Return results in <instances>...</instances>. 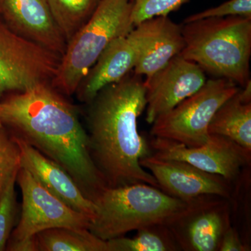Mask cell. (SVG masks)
Wrapping results in <instances>:
<instances>
[{
	"instance_id": "cell-16",
	"label": "cell",
	"mask_w": 251,
	"mask_h": 251,
	"mask_svg": "<svg viewBox=\"0 0 251 251\" xmlns=\"http://www.w3.org/2000/svg\"><path fill=\"white\" fill-rule=\"evenodd\" d=\"M136 53L128 36L114 39L99 56L77 87V98L88 104L99 91L118 82L134 69Z\"/></svg>"
},
{
	"instance_id": "cell-10",
	"label": "cell",
	"mask_w": 251,
	"mask_h": 251,
	"mask_svg": "<svg viewBox=\"0 0 251 251\" xmlns=\"http://www.w3.org/2000/svg\"><path fill=\"white\" fill-rule=\"evenodd\" d=\"M149 143L153 156L186 162L233 183L245 168L251 167V150L222 135H209L204 145L196 148L158 137H153Z\"/></svg>"
},
{
	"instance_id": "cell-22",
	"label": "cell",
	"mask_w": 251,
	"mask_h": 251,
	"mask_svg": "<svg viewBox=\"0 0 251 251\" xmlns=\"http://www.w3.org/2000/svg\"><path fill=\"white\" fill-rule=\"evenodd\" d=\"M16 176L11 179L0 199V251H6L10 236L17 224L18 209L15 190Z\"/></svg>"
},
{
	"instance_id": "cell-12",
	"label": "cell",
	"mask_w": 251,
	"mask_h": 251,
	"mask_svg": "<svg viewBox=\"0 0 251 251\" xmlns=\"http://www.w3.org/2000/svg\"><path fill=\"white\" fill-rule=\"evenodd\" d=\"M140 163L150 171L160 189L173 197L188 201L205 195H215L227 199L232 196L233 182L186 162L151 154L140 160Z\"/></svg>"
},
{
	"instance_id": "cell-17",
	"label": "cell",
	"mask_w": 251,
	"mask_h": 251,
	"mask_svg": "<svg viewBox=\"0 0 251 251\" xmlns=\"http://www.w3.org/2000/svg\"><path fill=\"white\" fill-rule=\"evenodd\" d=\"M209 135H222L251 150V82L226 100L211 119Z\"/></svg>"
},
{
	"instance_id": "cell-18",
	"label": "cell",
	"mask_w": 251,
	"mask_h": 251,
	"mask_svg": "<svg viewBox=\"0 0 251 251\" xmlns=\"http://www.w3.org/2000/svg\"><path fill=\"white\" fill-rule=\"evenodd\" d=\"M38 251H108L107 241L88 229L53 227L36 235Z\"/></svg>"
},
{
	"instance_id": "cell-23",
	"label": "cell",
	"mask_w": 251,
	"mask_h": 251,
	"mask_svg": "<svg viewBox=\"0 0 251 251\" xmlns=\"http://www.w3.org/2000/svg\"><path fill=\"white\" fill-rule=\"evenodd\" d=\"M132 20L134 25L156 16H168L189 0H132Z\"/></svg>"
},
{
	"instance_id": "cell-5",
	"label": "cell",
	"mask_w": 251,
	"mask_h": 251,
	"mask_svg": "<svg viewBox=\"0 0 251 251\" xmlns=\"http://www.w3.org/2000/svg\"><path fill=\"white\" fill-rule=\"evenodd\" d=\"M132 0H100L87 22L67 43L50 85L65 96L75 93L99 56L111 41L135 27Z\"/></svg>"
},
{
	"instance_id": "cell-4",
	"label": "cell",
	"mask_w": 251,
	"mask_h": 251,
	"mask_svg": "<svg viewBox=\"0 0 251 251\" xmlns=\"http://www.w3.org/2000/svg\"><path fill=\"white\" fill-rule=\"evenodd\" d=\"M189 201L144 183L107 187L94 201L97 211L89 230L108 241L151 225L168 226Z\"/></svg>"
},
{
	"instance_id": "cell-19",
	"label": "cell",
	"mask_w": 251,
	"mask_h": 251,
	"mask_svg": "<svg viewBox=\"0 0 251 251\" xmlns=\"http://www.w3.org/2000/svg\"><path fill=\"white\" fill-rule=\"evenodd\" d=\"M137 231L133 238L124 236L107 241L108 251H181L166 225H151Z\"/></svg>"
},
{
	"instance_id": "cell-14",
	"label": "cell",
	"mask_w": 251,
	"mask_h": 251,
	"mask_svg": "<svg viewBox=\"0 0 251 251\" xmlns=\"http://www.w3.org/2000/svg\"><path fill=\"white\" fill-rule=\"evenodd\" d=\"M0 18L18 35L62 57L67 43L48 0H0Z\"/></svg>"
},
{
	"instance_id": "cell-9",
	"label": "cell",
	"mask_w": 251,
	"mask_h": 251,
	"mask_svg": "<svg viewBox=\"0 0 251 251\" xmlns=\"http://www.w3.org/2000/svg\"><path fill=\"white\" fill-rule=\"evenodd\" d=\"M231 225L229 199L205 195L191 200L167 226L181 251H219L223 235Z\"/></svg>"
},
{
	"instance_id": "cell-11",
	"label": "cell",
	"mask_w": 251,
	"mask_h": 251,
	"mask_svg": "<svg viewBox=\"0 0 251 251\" xmlns=\"http://www.w3.org/2000/svg\"><path fill=\"white\" fill-rule=\"evenodd\" d=\"M206 81L204 71L197 64L175 56L144 80L147 122L152 125L157 117L198 92Z\"/></svg>"
},
{
	"instance_id": "cell-15",
	"label": "cell",
	"mask_w": 251,
	"mask_h": 251,
	"mask_svg": "<svg viewBox=\"0 0 251 251\" xmlns=\"http://www.w3.org/2000/svg\"><path fill=\"white\" fill-rule=\"evenodd\" d=\"M15 138L21 150V167L64 204L93 220L97 206L82 193L70 175L31 145Z\"/></svg>"
},
{
	"instance_id": "cell-3",
	"label": "cell",
	"mask_w": 251,
	"mask_h": 251,
	"mask_svg": "<svg viewBox=\"0 0 251 251\" xmlns=\"http://www.w3.org/2000/svg\"><path fill=\"white\" fill-rule=\"evenodd\" d=\"M179 55L204 72L240 87L251 82V19L243 16L203 18L182 26Z\"/></svg>"
},
{
	"instance_id": "cell-1",
	"label": "cell",
	"mask_w": 251,
	"mask_h": 251,
	"mask_svg": "<svg viewBox=\"0 0 251 251\" xmlns=\"http://www.w3.org/2000/svg\"><path fill=\"white\" fill-rule=\"evenodd\" d=\"M0 119L13 136L62 167L94 202L108 187L91 156L88 134L75 107L50 83L3 97Z\"/></svg>"
},
{
	"instance_id": "cell-13",
	"label": "cell",
	"mask_w": 251,
	"mask_h": 251,
	"mask_svg": "<svg viewBox=\"0 0 251 251\" xmlns=\"http://www.w3.org/2000/svg\"><path fill=\"white\" fill-rule=\"evenodd\" d=\"M136 53L134 73L149 77L161 69L184 47L182 26L168 16L145 20L127 34Z\"/></svg>"
},
{
	"instance_id": "cell-2",
	"label": "cell",
	"mask_w": 251,
	"mask_h": 251,
	"mask_svg": "<svg viewBox=\"0 0 251 251\" xmlns=\"http://www.w3.org/2000/svg\"><path fill=\"white\" fill-rule=\"evenodd\" d=\"M87 123L91 156L108 187L144 183L159 188L140 160L152 153L138 132L146 109L141 75L133 72L101 89L88 103Z\"/></svg>"
},
{
	"instance_id": "cell-25",
	"label": "cell",
	"mask_w": 251,
	"mask_h": 251,
	"mask_svg": "<svg viewBox=\"0 0 251 251\" xmlns=\"http://www.w3.org/2000/svg\"><path fill=\"white\" fill-rule=\"evenodd\" d=\"M251 247L243 240L237 228L230 226L226 229L220 244L219 251H249Z\"/></svg>"
},
{
	"instance_id": "cell-21",
	"label": "cell",
	"mask_w": 251,
	"mask_h": 251,
	"mask_svg": "<svg viewBox=\"0 0 251 251\" xmlns=\"http://www.w3.org/2000/svg\"><path fill=\"white\" fill-rule=\"evenodd\" d=\"M21 167V150L17 141L2 127L0 128V199Z\"/></svg>"
},
{
	"instance_id": "cell-6",
	"label": "cell",
	"mask_w": 251,
	"mask_h": 251,
	"mask_svg": "<svg viewBox=\"0 0 251 251\" xmlns=\"http://www.w3.org/2000/svg\"><path fill=\"white\" fill-rule=\"evenodd\" d=\"M241 87L232 81L218 77L206 81L198 92L184 99L153 122L151 134L196 148L209 137L208 127L221 105Z\"/></svg>"
},
{
	"instance_id": "cell-20",
	"label": "cell",
	"mask_w": 251,
	"mask_h": 251,
	"mask_svg": "<svg viewBox=\"0 0 251 251\" xmlns=\"http://www.w3.org/2000/svg\"><path fill=\"white\" fill-rule=\"evenodd\" d=\"M54 21L67 43L90 19L100 0H48Z\"/></svg>"
},
{
	"instance_id": "cell-24",
	"label": "cell",
	"mask_w": 251,
	"mask_h": 251,
	"mask_svg": "<svg viewBox=\"0 0 251 251\" xmlns=\"http://www.w3.org/2000/svg\"><path fill=\"white\" fill-rule=\"evenodd\" d=\"M243 16L251 19V0H229L224 4L188 16L184 23L203 18Z\"/></svg>"
},
{
	"instance_id": "cell-26",
	"label": "cell",
	"mask_w": 251,
	"mask_h": 251,
	"mask_svg": "<svg viewBox=\"0 0 251 251\" xmlns=\"http://www.w3.org/2000/svg\"><path fill=\"white\" fill-rule=\"evenodd\" d=\"M3 126L1 125V119H0V128H2Z\"/></svg>"
},
{
	"instance_id": "cell-8",
	"label": "cell",
	"mask_w": 251,
	"mask_h": 251,
	"mask_svg": "<svg viewBox=\"0 0 251 251\" xmlns=\"http://www.w3.org/2000/svg\"><path fill=\"white\" fill-rule=\"evenodd\" d=\"M16 183L22 193V208L6 246L31 240L41 231L53 227L89 229L92 218L74 211L51 194L25 168H20Z\"/></svg>"
},
{
	"instance_id": "cell-7",
	"label": "cell",
	"mask_w": 251,
	"mask_h": 251,
	"mask_svg": "<svg viewBox=\"0 0 251 251\" xmlns=\"http://www.w3.org/2000/svg\"><path fill=\"white\" fill-rule=\"evenodd\" d=\"M61 57L11 30L0 18V100L6 94L50 83Z\"/></svg>"
}]
</instances>
